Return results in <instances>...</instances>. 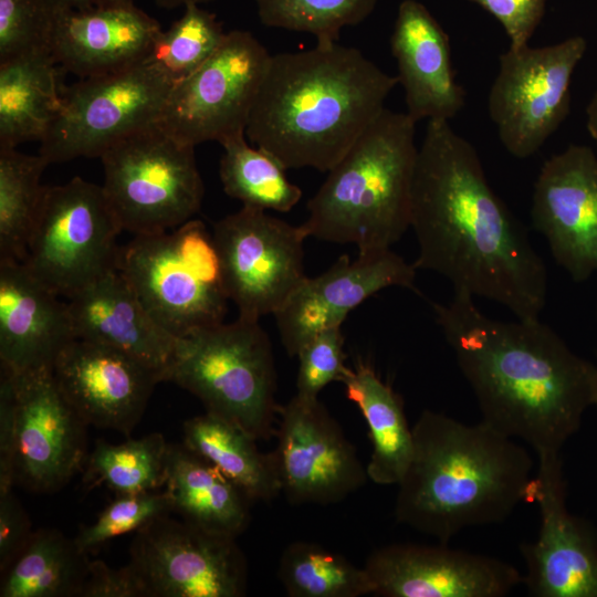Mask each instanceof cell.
I'll return each mask as SVG.
<instances>
[{
    "mask_svg": "<svg viewBox=\"0 0 597 597\" xmlns=\"http://www.w3.org/2000/svg\"><path fill=\"white\" fill-rule=\"evenodd\" d=\"M52 375L87 426L124 434L136 427L155 386L164 381L159 371L128 354L80 338L61 350Z\"/></svg>",
    "mask_w": 597,
    "mask_h": 597,
    "instance_id": "20",
    "label": "cell"
},
{
    "mask_svg": "<svg viewBox=\"0 0 597 597\" xmlns=\"http://www.w3.org/2000/svg\"><path fill=\"white\" fill-rule=\"evenodd\" d=\"M164 486L171 512L188 523L234 537L250 523L249 496L184 444H169Z\"/></svg>",
    "mask_w": 597,
    "mask_h": 597,
    "instance_id": "26",
    "label": "cell"
},
{
    "mask_svg": "<svg viewBox=\"0 0 597 597\" xmlns=\"http://www.w3.org/2000/svg\"><path fill=\"white\" fill-rule=\"evenodd\" d=\"M100 159L102 187L123 231L135 235L169 231L201 207L205 188L195 147L157 124L117 142Z\"/></svg>",
    "mask_w": 597,
    "mask_h": 597,
    "instance_id": "8",
    "label": "cell"
},
{
    "mask_svg": "<svg viewBox=\"0 0 597 597\" xmlns=\"http://www.w3.org/2000/svg\"><path fill=\"white\" fill-rule=\"evenodd\" d=\"M342 383L347 398L360 410L368 427L373 447L366 467L368 479L380 485H397L413 451L412 428L402 398L363 362L348 368Z\"/></svg>",
    "mask_w": 597,
    "mask_h": 597,
    "instance_id": "28",
    "label": "cell"
},
{
    "mask_svg": "<svg viewBox=\"0 0 597 597\" xmlns=\"http://www.w3.org/2000/svg\"><path fill=\"white\" fill-rule=\"evenodd\" d=\"M245 137L238 134L220 144L219 175L224 192L245 207L291 211L302 198L301 188L286 178V169L273 156L250 146Z\"/></svg>",
    "mask_w": 597,
    "mask_h": 597,
    "instance_id": "31",
    "label": "cell"
},
{
    "mask_svg": "<svg viewBox=\"0 0 597 597\" xmlns=\"http://www.w3.org/2000/svg\"><path fill=\"white\" fill-rule=\"evenodd\" d=\"M279 415L273 451L281 493L291 504H335L366 483L355 447L318 399L294 396Z\"/></svg>",
    "mask_w": 597,
    "mask_h": 597,
    "instance_id": "15",
    "label": "cell"
},
{
    "mask_svg": "<svg viewBox=\"0 0 597 597\" xmlns=\"http://www.w3.org/2000/svg\"><path fill=\"white\" fill-rule=\"evenodd\" d=\"M63 72L49 50L0 63V147L44 138L62 108Z\"/></svg>",
    "mask_w": 597,
    "mask_h": 597,
    "instance_id": "27",
    "label": "cell"
},
{
    "mask_svg": "<svg viewBox=\"0 0 597 597\" xmlns=\"http://www.w3.org/2000/svg\"><path fill=\"white\" fill-rule=\"evenodd\" d=\"M184 446L216 467L252 502H269L281 493L274 451L262 452L256 439L209 411L184 422Z\"/></svg>",
    "mask_w": 597,
    "mask_h": 597,
    "instance_id": "29",
    "label": "cell"
},
{
    "mask_svg": "<svg viewBox=\"0 0 597 597\" xmlns=\"http://www.w3.org/2000/svg\"><path fill=\"white\" fill-rule=\"evenodd\" d=\"M410 228L417 270L436 272L464 292L537 320L547 271L524 229L491 188L475 148L449 121H428L418 147Z\"/></svg>",
    "mask_w": 597,
    "mask_h": 597,
    "instance_id": "1",
    "label": "cell"
},
{
    "mask_svg": "<svg viewBox=\"0 0 597 597\" xmlns=\"http://www.w3.org/2000/svg\"><path fill=\"white\" fill-rule=\"evenodd\" d=\"M296 394L301 399L315 400L331 383H342L348 367L345 364L342 326L329 327L307 341L297 352Z\"/></svg>",
    "mask_w": 597,
    "mask_h": 597,
    "instance_id": "39",
    "label": "cell"
},
{
    "mask_svg": "<svg viewBox=\"0 0 597 597\" xmlns=\"http://www.w3.org/2000/svg\"><path fill=\"white\" fill-rule=\"evenodd\" d=\"M53 4L59 7H66L73 9H87L95 7H109V6H126L133 4V0H50Z\"/></svg>",
    "mask_w": 597,
    "mask_h": 597,
    "instance_id": "43",
    "label": "cell"
},
{
    "mask_svg": "<svg viewBox=\"0 0 597 597\" xmlns=\"http://www.w3.org/2000/svg\"><path fill=\"white\" fill-rule=\"evenodd\" d=\"M276 575L290 597L373 595V585L363 566L312 542L290 543L280 556Z\"/></svg>",
    "mask_w": 597,
    "mask_h": 597,
    "instance_id": "33",
    "label": "cell"
},
{
    "mask_svg": "<svg viewBox=\"0 0 597 597\" xmlns=\"http://www.w3.org/2000/svg\"><path fill=\"white\" fill-rule=\"evenodd\" d=\"M9 374L14 410L13 481L50 493L85 464L86 427L60 392L52 368Z\"/></svg>",
    "mask_w": 597,
    "mask_h": 597,
    "instance_id": "16",
    "label": "cell"
},
{
    "mask_svg": "<svg viewBox=\"0 0 597 597\" xmlns=\"http://www.w3.org/2000/svg\"><path fill=\"white\" fill-rule=\"evenodd\" d=\"M216 413L256 440L275 433L280 406L272 344L259 321L203 327L177 338L166 374Z\"/></svg>",
    "mask_w": 597,
    "mask_h": 597,
    "instance_id": "6",
    "label": "cell"
},
{
    "mask_svg": "<svg viewBox=\"0 0 597 597\" xmlns=\"http://www.w3.org/2000/svg\"><path fill=\"white\" fill-rule=\"evenodd\" d=\"M59 297L23 262L0 260L1 368L13 374L52 368L76 338L67 302Z\"/></svg>",
    "mask_w": 597,
    "mask_h": 597,
    "instance_id": "23",
    "label": "cell"
},
{
    "mask_svg": "<svg viewBox=\"0 0 597 597\" xmlns=\"http://www.w3.org/2000/svg\"><path fill=\"white\" fill-rule=\"evenodd\" d=\"M594 406L597 407V380H596V394H595V404H594Z\"/></svg>",
    "mask_w": 597,
    "mask_h": 597,
    "instance_id": "46",
    "label": "cell"
},
{
    "mask_svg": "<svg viewBox=\"0 0 597 597\" xmlns=\"http://www.w3.org/2000/svg\"><path fill=\"white\" fill-rule=\"evenodd\" d=\"M161 28L134 3L73 9L55 6L50 52L78 78L119 72L143 63Z\"/></svg>",
    "mask_w": 597,
    "mask_h": 597,
    "instance_id": "22",
    "label": "cell"
},
{
    "mask_svg": "<svg viewBox=\"0 0 597 597\" xmlns=\"http://www.w3.org/2000/svg\"><path fill=\"white\" fill-rule=\"evenodd\" d=\"M492 14L504 28L511 49L528 45L538 27L546 0H468Z\"/></svg>",
    "mask_w": 597,
    "mask_h": 597,
    "instance_id": "40",
    "label": "cell"
},
{
    "mask_svg": "<svg viewBox=\"0 0 597 597\" xmlns=\"http://www.w3.org/2000/svg\"><path fill=\"white\" fill-rule=\"evenodd\" d=\"M237 537L159 516L138 530L124 570L134 597H242L248 564Z\"/></svg>",
    "mask_w": 597,
    "mask_h": 597,
    "instance_id": "11",
    "label": "cell"
},
{
    "mask_svg": "<svg viewBox=\"0 0 597 597\" xmlns=\"http://www.w3.org/2000/svg\"><path fill=\"white\" fill-rule=\"evenodd\" d=\"M54 10L50 0H0V63L50 51Z\"/></svg>",
    "mask_w": 597,
    "mask_h": 597,
    "instance_id": "38",
    "label": "cell"
},
{
    "mask_svg": "<svg viewBox=\"0 0 597 597\" xmlns=\"http://www.w3.org/2000/svg\"><path fill=\"white\" fill-rule=\"evenodd\" d=\"M432 307L481 421L525 442L537 457L559 454L595 404L597 365L540 318H491L468 293L454 292Z\"/></svg>",
    "mask_w": 597,
    "mask_h": 597,
    "instance_id": "2",
    "label": "cell"
},
{
    "mask_svg": "<svg viewBox=\"0 0 597 597\" xmlns=\"http://www.w3.org/2000/svg\"><path fill=\"white\" fill-rule=\"evenodd\" d=\"M586 50L585 38L574 35L543 48H510L500 55L489 114L512 156H533L565 121L572 77Z\"/></svg>",
    "mask_w": 597,
    "mask_h": 597,
    "instance_id": "13",
    "label": "cell"
},
{
    "mask_svg": "<svg viewBox=\"0 0 597 597\" xmlns=\"http://www.w3.org/2000/svg\"><path fill=\"white\" fill-rule=\"evenodd\" d=\"M395 500L398 523L448 544L461 531L505 521L530 502L533 460L517 440L488 423L425 409Z\"/></svg>",
    "mask_w": 597,
    "mask_h": 597,
    "instance_id": "4",
    "label": "cell"
},
{
    "mask_svg": "<svg viewBox=\"0 0 597 597\" xmlns=\"http://www.w3.org/2000/svg\"><path fill=\"white\" fill-rule=\"evenodd\" d=\"M212 235L227 295L240 317L274 315L306 277L308 235L302 224L243 206L216 222Z\"/></svg>",
    "mask_w": 597,
    "mask_h": 597,
    "instance_id": "14",
    "label": "cell"
},
{
    "mask_svg": "<svg viewBox=\"0 0 597 597\" xmlns=\"http://www.w3.org/2000/svg\"><path fill=\"white\" fill-rule=\"evenodd\" d=\"M586 117L587 130L597 144V91L587 105Z\"/></svg>",
    "mask_w": 597,
    "mask_h": 597,
    "instance_id": "44",
    "label": "cell"
},
{
    "mask_svg": "<svg viewBox=\"0 0 597 597\" xmlns=\"http://www.w3.org/2000/svg\"><path fill=\"white\" fill-rule=\"evenodd\" d=\"M122 231L102 186L80 177L45 186L23 263L42 284L69 298L117 269Z\"/></svg>",
    "mask_w": 597,
    "mask_h": 597,
    "instance_id": "9",
    "label": "cell"
},
{
    "mask_svg": "<svg viewBox=\"0 0 597 597\" xmlns=\"http://www.w3.org/2000/svg\"><path fill=\"white\" fill-rule=\"evenodd\" d=\"M87 555L59 530L33 531L0 572V597H85L93 569Z\"/></svg>",
    "mask_w": 597,
    "mask_h": 597,
    "instance_id": "30",
    "label": "cell"
},
{
    "mask_svg": "<svg viewBox=\"0 0 597 597\" xmlns=\"http://www.w3.org/2000/svg\"><path fill=\"white\" fill-rule=\"evenodd\" d=\"M271 54L250 32L232 30L220 48L171 88L157 125L196 147L245 134Z\"/></svg>",
    "mask_w": 597,
    "mask_h": 597,
    "instance_id": "12",
    "label": "cell"
},
{
    "mask_svg": "<svg viewBox=\"0 0 597 597\" xmlns=\"http://www.w3.org/2000/svg\"><path fill=\"white\" fill-rule=\"evenodd\" d=\"M226 35L216 14L199 4H188L169 29L160 31L145 61L176 84L199 69Z\"/></svg>",
    "mask_w": 597,
    "mask_h": 597,
    "instance_id": "35",
    "label": "cell"
},
{
    "mask_svg": "<svg viewBox=\"0 0 597 597\" xmlns=\"http://www.w3.org/2000/svg\"><path fill=\"white\" fill-rule=\"evenodd\" d=\"M24 507L13 489L0 491V572L4 570L24 547L33 533Z\"/></svg>",
    "mask_w": 597,
    "mask_h": 597,
    "instance_id": "41",
    "label": "cell"
},
{
    "mask_svg": "<svg viewBox=\"0 0 597 597\" xmlns=\"http://www.w3.org/2000/svg\"><path fill=\"white\" fill-rule=\"evenodd\" d=\"M417 269L389 250L342 255L325 272L306 276L274 314L289 356L324 329L342 326L350 311L375 293L400 286L415 289Z\"/></svg>",
    "mask_w": 597,
    "mask_h": 597,
    "instance_id": "21",
    "label": "cell"
},
{
    "mask_svg": "<svg viewBox=\"0 0 597 597\" xmlns=\"http://www.w3.org/2000/svg\"><path fill=\"white\" fill-rule=\"evenodd\" d=\"M49 165L40 154L0 147V260H25L45 188L41 176Z\"/></svg>",
    "mask_w": 597,
    "mask_h": 597,
    "instance_id": "32",
    "label": "cell"
},
{
    "mask_svg": "<svg viewBox=\"0 0 597 597\" xmlns=\"http://www.w3.org/2000/svg\"><path fill=\"white\" fill-rule=\"evenodd\" d=\"M262 24L337 42L343 28L363 22L377 0H255Z\"/></svg>",
    "mask_w": 597,
    "mask_h": 597,
    "instance_id": "36",
    "label": "cell"
},
{
    "mask_svg": "<svg viewBox=\"0 0 597 597\" xmlns=\"http://www.w3.org/2000/svg\"><path fill=\"white\" fill-rule=\"evenodd\" d=\"M213 0H154V2L165 9H174L179 7H186L188 4H201Z\"/></svg>",
    "mask_w": 597,
    "mask_h": 597,
    "instance_id": "45",
    "label": "cell"
},
{
    "mask_svg": "<svg viewBox=\"0 0 597 597\" xmlns=\"http://www.w3.org/2000/svg\"><path fill=\"white\" fill-rule=\"evenodd\" d=\"M117 270L176 338L223 323L230 300L213 235L201 220L136 234L121 247Z\"/></svg>",
    "mask_w": 597,
    "mask_h": 597,
    "instance_id": "7",
    "label": "cell"
},
{
    "mask_svg": "<svg viewBox=\"0 0 597 597\" xmlns=\"http://www.w3.org/2000/svg\"><path fill=\"white\" fill-rule=\"evenodd\" d=\"M399 84L337 42L271 55L245 128L285 169L327 172L385 108Z\"/></svg>",
    "mask_w": 597,
    "mask_h": 597,
    "instance_id": "3",
    "label": "cell"
},
{
    "mask_svg": "<svg viewBox=\"0 0 597 597\" xmlns=\"http://www.w3.org/2000/svg\"><path fill=\"white\" fill-rule=\"evenodd\" d=\"M531 217L575 282L597 272V156L590 147L570 145L544 163Z\"/></svg>",
    "mask_w": 597,
    "mask_h": 597,
    "instance_id": "19",
    "label": "cell"
},
{
    "mask_svg": "<svg viewBox=\"0 0 597 597\" xmlns=\"http://www.w3.org/2000/svg\"><path fill=\"white\" fill-rule=\"evenodd\" d=\"M415 135L407 113L385 107L310 199L307 235L355 244L358 253L389 250L410 228Z\"/></svg>",
    "mask_w": 597,
    "mask_h": 597,
    "instance_id": "5",
    "label": "cell"
},
{
    "mask_svg": "<svg viewBox=\"0 0 597 597\" xmlns=\"http://www.w3.org/2000/svg\"><path fill=\"white\" fill-rule=\"evenodd\" d=\"M169 513L171 507L165 491L117 494L91 525L81 527L74 540L81 551L90 554L107 541L137 532Z\"/></svg>",
    "mask_w": 597,
    "mask_h": 597,
    "instance_id": "37",
    "label": "cell"
},
{
    "mask_svg": "<svg viewBox=\"0 0 597 597\" xmlns=\"http://www.w3.org/2000/svg\"><path fill=\"white\" fill-rule=\"evenodd\" d=\"M363 567L384 597H504L523 583L513 565L444 543L385 545Z\"/></svg>",
    "mask_w": 597,
    "mask_h": 597,
    "instance_id": "18",
    "label": "cell"
},
{
    "mask_svg": "<svg viewBox=\"0 0 597 597\" xmlns=\"http://www.w3.org/2000/svg\"><path fill=\"white\" fill-rule=\"evenodd\" d=\"M168 448L159 432L119 444L98 440L86 459L83 482L116 494L158 491L166 482Z\"/></svg>",
    "mask_w": 597,
    "mask_h": 597,
    "instance_id": "34",
    "label": "cell"
},
{
    "mask_svg": "<svg viewBox=\"0 0 597 597\" xmlns=\"http://www.w3.org/2000/svg\"><path fill=\"white\" fill-rule=\"evenodd\" d=\"M174 85L146 61L80 78L65 87L62 108L40 142L39 154L50 165L101 158L117 142L157 124Z\"/></svg>",
    "mask_w": 597,
    "mask_h": 597,
    "instance_id": "10",
    "label": "cell"
},
{
    "mask_svg": "<svg viewBox=\"0 0 597 597\" xmlns=\"http://www.w3.org/2000/svg\"><path fill=\"white\" fill-rule=\"evenodd\" d=\"M76 338L118 349L166 381L177 338L164 329L116 269L67 298Z\"/></svg>",
    "mask_w": 597,
    "mask_h": 597,
    "instance_id": "25",
    "label": "cell"
},
{
    "mask_svg": "<svg viewBox=\"0 0 597 597\" xmlns=\"http://www.w3.org/2000/svg\"><path fill=\"white\" fill-rule=\"evenodd\" d=\"M14 410L9 374L0 379V491L13 489Z\"/></svg>",
    "mask_w": 597,
    "mask_h": 597,
    "instance_id": "42",
    "label": "cell"
},
{
    "mask_svg": "<svg viewBox=\"0 0 597 597\" xmlns=\"http://www.w3.org/2000/svg\"><path fill=\"white\" fill-rule=\"evenodd\" d=\"M596 312H597V308H596Z\"/></svg>",
    "mask_w": 597,
    "mask_h": 597,
    "instance_id": "47",
    "label": "cell"
},
{
    "mask_svg": "<svg viewBox=\"0 0 597 597\" xmlns=\"http://www.w3.org/2000/svg\"><path fill=\"white\" fill-rule=\"evenodd\" d=\"M530 502L540 509L535 542L521 545L523 584L535 597H597V538L566 505L559 454L538 457Z\"/></svg>",
    "mask_w": 597,
    "mask_h": 597,
    "instance_id": "17",
    "label": "cell"
},
{
    "mask_svg": "<svg viewBox=\"0 0 597 597\" xmlns=\"http://www.w3.org/2000/svg\"><path fill=\"white\" fill-rule=\"evenodd\" d=\"M407 114L421 119H452L465 104L455 81L449 36L425 4L404 0L390 38Z\"/></svg>",
    "mask_w": 597,
    "mask_h": 597,
    "instance_id": "24",
    "label": "cell"
}]
</instances>
